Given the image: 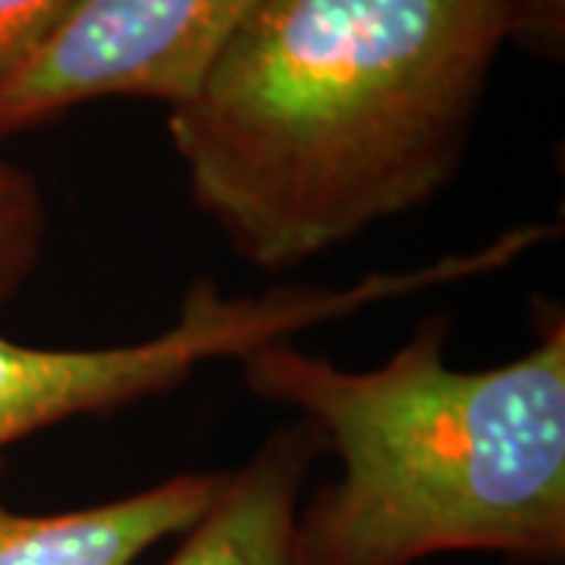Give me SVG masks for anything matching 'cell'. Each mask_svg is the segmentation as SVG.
Instances as JSON below:
<instances>
[{
  "instance_id": "cell-6",
  "label": "cell",
  "mask_w": 565,
  "mask_h": 565,
  "mask_svg": "<svg viewBox=\"0 0 565 565\" xmlns=\"http://www.w3.org/2000/svg\"><path fill=\"white\" fill-rule=\"evenodd\" d=\"M321 452L311 424L274 430L245 465L226 471L217 500L163 565H292L305 478Z\"/></svg>"
},
{
  "instance_id": "cell-4",
  "label": "cell",
  "mask_w": 565,
  "mask_h": 565,
  "mask_svg": "<svg viewBox=\"0 0 565 565\" xmlns=\"http://www.w3.org/2000/svg\"><path fill=\"white\" fill-rule=\"evenodd\" d=\"M264 0H73L51 35L0 79V139L102 98L195 95Z\"/></svg>"
},
{
  "instance_id": "cell-2",
  "label": "cell",
  "mask_w": 565,
  "mask_h": 565,
  "mask_svg": "<svg viewBox=\"0 0 565 565\" xmlns=\"http://www.w3.org/2000/svg\"><path fill=\"white\" fill-rule=\"evenodd\" d=\"M519 359L446 364L449 318L430 315L374 371L296 349L239 359L245 386L296 408L340 459L299 505L292 565H415L440 553L565 559V311L537 308Z\"/></svg>"
},
{
  "instance_id": "cell-9",
  "label": "cell",
  "mask_w": 565,
  "mask_h": 565,
  "mask_svg": "<svg viewBox=\"0 0 565 565\" xmlns=\"http://www.w3.org/2000/svg\"><path fill=\"white\" fill-rule=\"evenodd\" d=\"M512 41H519L531 54H541L546 61L563 57L565 0H512Z\"/></svg>"
},
{
  "instance_id": "cell-8",
  "label": "cell",
  "mask_w": 565,
  "mask_h": 565,
  "mask_svg": "<svg viewBox=\"0 0 565 565\" xmlns=\"http://www.w3.org/2000/svg\"><path fill=\"white\" fill-rule=\"evenodd\" d=\"M70 7L73 0H0V79L51 35Z\"/></svg>"
},
{
  "instance_id": "cell-1",
  "label": "cell",
  "mask_w": 565,
  "mask_h": 565,
  "mask_svg": "<svg viewBox=\"0 0 565 565\" xmlns=\"http://www.w3.org/2000/svg\"><path fill=\"white\" fill-rule=\"evenodd\" d=\"M512 29V0H264L170 110L192 202L258 270L434 202Z\"/></svg>"
},
{
  "instance_id": "cell-5",
  "label": "cell",
  "mask_w": 565,
  "mask_h": 565,
  "mask_svg": "<svg viewBox=\"0 0 565 565\" xmlns=\"http://www.w3.org/2000/svg\"><path fill=\"white\" fill-rule=\"evenodd\" d=\"M223 471L177 475L110 503L54 515L0 505V565H136L141 553L180 537L207 512Z\"/></svg>"
},
{
  "instance_id": "cell-7",
  "label": "cell",
  "mask_w": 565,
  "mask_h": 565,
  "mask_svg": "<svg viewBox=\"0 0 565 565\" xmlns=\"http://www.w3.org/2000/svg\"><path fill=\"white\" fill-rule=\"evenodd\" d=\"M47 233L39 185L20 167L0 161V302L35 270Z\"/></svg>"
},
{
  "instance_id": "cell-3",
  "label": "cell",
  "mask_w": 565,
  "mask_h": 565,
  "mask_svg": "<svg viewBox=\"0 0 565 565\" xmlns=\"http://www.w3.org/2000/svg\"><path fill=\"white\" fill-rule=\"evenodd\" d=\"M396 296L399 280L386 270L345 286L286 282L245 296H226L199 277L182 296L177 321L136 343L41 349L0 333V465L10 446L54 424L161 396L204 364L239 362L258 345L292 340L308 327L396 302Z\"/></svg>"
}]
</instances>
